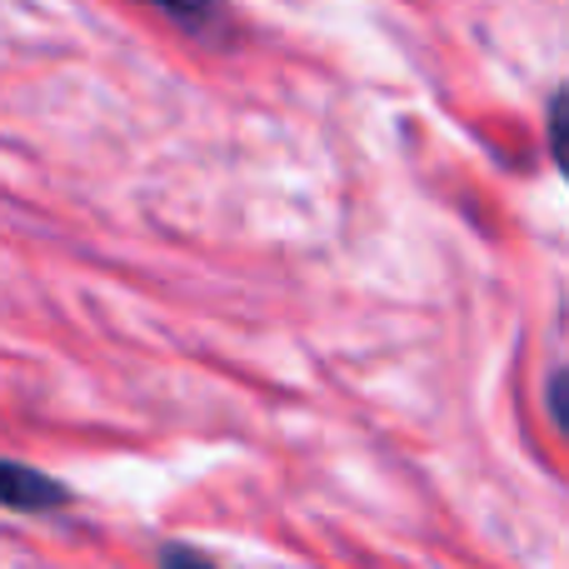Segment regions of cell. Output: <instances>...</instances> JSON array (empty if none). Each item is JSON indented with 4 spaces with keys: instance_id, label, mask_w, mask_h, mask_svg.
Returning a JSON list of instances; mask_svg holds the SVG:
<instances>
[{
    "instance_id": "cell-2",
    "label": "cell",
    "mask_w": 569,
    "mask_h": 569,
    "mask_svg": "<svg viewBox=\"0 0 569 569\" xmlns=\"http://www.w3.org/2000/svg\"><path fill=\"white\" fill-rule=\"evenodd\" d=\"M146 6L160 10L170 26L186 30V36H196V40H226L230 36L226 0H146Z\"/></svg>"
},
{
    "instance_id": "cell-3",
    "label": "cell",
    "mask_w": 569,
    "mask_h": 569,
    "mask_svg": "<svg viewBox=\"0 0 569 569\" xmlns=\"http://www.w3.org/2000/svg\"><path fill=\"white\" fill-rule=\"evenodd\" d=\"M550 156L569 180V86L555 90V100H550Z\"/></svg>"
},
{
    "instance_id": "cell-5",
    "label": "cell",
    "mask_w": 569,
    "mask_h": 569,
    "mask_svg": "<svg viewBox=\"0 0 569 569\" xmlns=\"http://www.w3.org/2000/svg\"><path fill=\"white\" fill-rule=\"evenodd\" d=\"M160 569H220V565L206 560L200 550H190V545H166L160 550Z\"/></svg>"
},
{
    "instance_id": "cell-4",
    "label": "cell",
    "mask_w": 569,
    "mask_h": 569,
    "mask_svg": "<svg viewBox=\"0 0 569 569\" xmlns=\"http://www.w3.org/2000/svg\"><path fill=\"white\" fill-rule=\"evenodd\" d=\"M550 415H555V425H560V435L569 440V365L550 375Z\"/></svg>"
},
{
    "instance_id": "cell-1",
    "label": "cell",
    "mask_w": 569,
    "mask_h": 569,
    "mask_svg": "<svg viewBox=\"0 0 569 569\" xmlns=\"http://www.w3.org/2000/svg\"><path fill=\"white\" fill-rule=\"evenodd\" d=\"M0 500L16 515H40V510H66L70 505V485H60L56 475H40L30 465L10 460L0 470Z\"/></svg>"
}]
</instances>
